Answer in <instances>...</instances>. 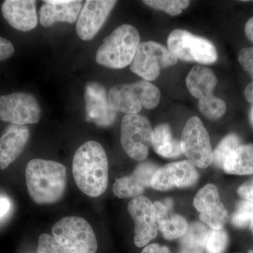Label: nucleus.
I'll return each mask as SVG.
<instances>
[{
    "instance_id": "nucleus-15",
    "label": "nucleus",
    "mask_w": 253,
    "mask_h": 253,
    "mask_svg": "<svg viewBox=\"0 0 253 253\" xmlns=\"http://www.w3.org/2000/svg\"><path fill=\"white\" fill-rule=\"evenodd\" d=\"M84 101L88 121L103 127L112 126L117 112L110 104L109 96L104 86L96 82L88 83L85 86Z\"/></svg>"
},
{
    "instance_id": "nucleus-3",
    "label": "nucleus",
    "mask_w": 253,
    "mask_h": 253,
    "mask_svg": "<svg viewBox=\"0 0 253 253\" xmlns=\"http://www.w3.org/2000/svg\"><path fill=\"white\" fill-rule=\"evenodd\" d=\"M140 43V36L135 27L121 25L104 38L96 51V62L113 69L126 68L131 64Z\"/></svg>"
},
{
    "instance_id": "nucleus-39",
    "label": "nucleus",
    "mask_w": 253,
    "mask_h": 253,
    "mask_svg": "<svg viewBox=\"0 0 253 253\" xmlns=\"http://www.w3.org/2000/svg\"><path fill=\"white\" fill-rule=\"evenodd\" d=\"M249 253H253V250H252V251H249Z\"/></svg>"
},
{
    "instance_id": "nucleus-11",
    "label": "nucleus",
    "mask_w": 253,
    "mask_h": 253,
    "mask_svg": "<svg viewBox=\"0 0 253 253\" xmlns=\"http://www.w3.org/2000/svg\"><path fill=\"white\" fill-rule=\"evenodd\" d=\"M127 209L134 221V244L138 248L148 246L158 234L154 204L146 196H141L131 200Z\"/></svg>"
},
{
    "instance_id": "nucleus-24",
    "label": "nucleus",
    "mask_w": 253,
    "mask_h": 253,
    "mask_svg": "<svg viewBox=\"0 0 253 253\" xmlns=\"http://www.w3.org/2000/svg\"><path fill=\"white\" fill-rule=\"evenodd\" d=\"M163 236L168 240H174L182 237L186 234L189 224L184 217L178 214L169 215L157 224Z\"/></svg>"
},
{
    "instance_id": "nucleus-2",
    "label": "nucleus",
    "mask_w": 253,
    "mask_h": 253,
    "mask_svg": "<svg viewBox=\"0 0 253 253\" xmlns=\"http://www.w3.org/2000/svg\"><path fill=\"white\" fill-rule=\"evenodd\" d=\"M26 181L28 194L36 204H56L66 192V168L56 161L31 160L26 166Z\"/></svg>"
},
{
    "instance_id": "nucleus-16",
    "label": "nucleus",
    "mask_w": 253,
    "mask_h": 253,
    "mask_svg": "<svg viewBox=\"0 0 253 253\" xmlns=\"http://www.w3.org/2000/svg\"><path fill=\"white\" fill-rule=\"evenodd\" d=\"M158 169L154 163H139L131 174L116 181L113 194L120 199H136L142 196L145 189L151 186V180Z\"/></svg>"
},
{
    "instance_id": "nucleus-19",
    "label": "nucleus",
    "mask_w": 253,
    "mask_h": 253,
    "mask_svg": "<svg viewBox=\"0 0 253 253\" xmlns=\"http://www.w3.org/2000/svg\"><path fill=\"white\" fill-rule=\"evenodd\" d=\"M83 5V1L78 0H46L40 9V22L44 27L56 22L75 23Z\"/></svg>"
},
{
    "instance_id": "nucleus-38",
    "label": "nucleus",
    "mask_w": 253,
    "mask_h": 253,
    "mask_svg": "<svg viewBox=\"0 0 253 253\" xmlns=\"http://www.w3.org/2000/svg\"><path fill=\"white\" fill-rule=\"evenodd\" d=\"M250 228H251V230L252 231L253 234V219L251 221V224H250Z\"/></svg>"
},
{
    "instance_id": "nucleus-33",
    "label": "nucleus",
    "mask_w": 253,
    "mask_h": 253,
    "mask_svg": "<svg viewBox=\"0 0 253 253\" xmlns=\"http://www.w3.org/2000/svg\"><path fill=\"white\" fill-rule=\"evenodd\" d=\"M237 192L245 201L253 203V179L246 181L242 185L240 186Z\"/></svg>"
},
{
    "instance_id": "nucleus-30",
    "label": "nucleus",
    "mask_w": 253,
    "mask_h": 253,
    "mask_svg": "<svg viewBox=\"0 0 253 253\" xmlns=\"http://www.w3.org/2000/svg\"><path fill=\"white\" fill-rule=\"evenodd\" d=\"M38 253H71L65 249L52 236L42 234L38 239Z\"/></svg>"
},
{
    "instance_id": "nucleus-27",
    "label": "nucleus",
    "mask_w": 253,
    "mask_h": 253,
    "mask_svg": "<svg viewBox=\"0 0 253 253\" xmlns=\"http://www.w3.org/2000/svg\"><path fill=\"white\" fill-rule=\"evenodd\" d=\"M143 2L150 7L165 11L170 16H177L189 6L188 0H146Z\"/></svg>"
},
{
    "instance_id": "nucleus-17",
    "label": "nucleus",
    "mask_w": 253,
    "mask_h": 253,
    "mask_svg": "<svg viewBox=\"0 0 253 253\" xmlns=\"http://www.w3.org/2000/svg\"><path fill=\"white\" fill-rule=\"evenodd\" d=\"M36 3L33 0H6L1 12L11 27L19 31H31L38 23Z\"/></svg>"
},
{
    "instance_id": "nucleus-14",
    "label": "nucleus",
    "mask_w": 253,
    "mask_h": 253,
    "mask_svg": "<svg viewBox=\"0 0 253 253\" xmlns=\"http://www.w3.org/2000/svg\"><path fill=\"white\" fill-rule=\"evenodd\" d=\"M198 179L197 170L189 161L171 163L158 168L151 180V187L160 191L174 187H189L194 185Z\"/></svg>"
},
{
    "instance_id": "nucleus-25",
    "label": "nucleus",
    "mask_w": 253,
    "mask_h": 253,
    "mask_svg": "<svg viewBox=\"0 0 253 253\" xmlns=\"http://www.w3.org/2000/svg\"><path fill=\"white\" fill-rule=\"evenodd\" d=\"M241 145V139L237 134H229L221 139L213 151V162L218 168H222L224 161L231 153Z\"/></svg>"
},
{
    "instance_id": "nucleus-31",
    "label": "nucleus",
    "mask_w": 253,
    "mask_h": 253,
    "mask_svg": "<svg viewBox=\"0 0 253 253\" xmlns=\"http://www.w3.org/2000/svg\"><path fill=\"white\" fill-rule=\"evenodd\" d=\"M238 61L241 67L253 79V46L243 48L238 55Z\"/></svg>"
},
{
    "instance_id": "nucleus-26",
    "label": "nucleus",
    "mask_w": 253,
    "mask_h": 253,
    "mask_svg": "<svg viewBox=\"0 0 253 253\" xmlns=\"http://www.w3.org/2000/svg\"><path fill=\"white\" fill-rule=\"evenodd\" d=\"M229 242V237L224 229L208 230L204 242L206 253H224Z\"/></svg>"
},
{
    "instance_id": "nucleus-22",
    "label": "nucleus",
    "mask_w": 253,
    "mask_h": 253,
    "mask_svg": "<svg viewBox=\"0 0 253 253\" xmlns=\"http://www.w3.org/2000/svg\"><path fill=\"white\" fill-rule=\"evenodd\" d=\"M222 169L227 174L236 175L253 174V144H241L228 156Z\"/></svg>"
},
{
    "instance_id": "nucleus-9",
    "label": "nucleus",
    "mask_w": 253,
    "mask_h": 253,
    "mask_svg": "<svg viewBox=\"0 0 253 253\" xmlns=\"http://www.w3.org/2000/svg\"><path fill=\"white\" fill-rule=\"evenodd\" d=\"M180 143L182 154L195 167L206 168L212 164L213 150L209 134L197 116L186 121Z\"/></svg>"
},
{
    "instance_id": "nucleus-37",
    "label": "nucleus",
    "mask_w": 253,
    "mask_h": 253,
    "mask_svg": "<svg viewBox=\"0 0 253 253\" xmlns=\"http://www.w3.org/2000/svg\"><path fill=\"white\" fill-rule=\"evenodd\" d=\"M244 96L247 101L253 104V82L246 86L244 91Z\"/></svg>"
},
{
    "instance_id": "nucleus-1",
    "label": "nucleus",
    "mask_w": 253,
    "mask_h": 253,
    "mask_svg": "<svg viewBox=\"0 0 253 253\" xmlns=\"http://www.w3.org/2000/svg\"><path fill=\"white\" fill-rule=\"evenodd\" d=\"M72 170L76 185L90 197L104 194L109 183V162L102 145L88 141L75 153Z\"/></svg>"
},
{
    "instance_id": "nucleus-4",
    "label": "nucleus",
    "mask_w": 253,
    "mask_h": 253,
    "mask_svg": "<svg viewBox=\"0 0 253 253\" xmlns=\"http://www.w3.org/2000/svg\"><path fill=\"white\" fill-rule=\"evenodd\" d=\"M110 104L116 112L137 114L143 108L152 110L161 101V91L149 81L119 84L112 86L108 93Z\"/></svg>"
},
{
    "instance_id": "nucleus-29",
    "label": "nucleus",
    "mask_w": 253,
    "mask_h": 253,
    "mask_svg": "<svg viewBox=\"0 0 253 253\" xmlns=\"http://www.w3.org/2000/svg\"><path fill=\"white\" fill-rule=\"evenodd\" d=\"M253 219V203L241 201L238 203L236 211L231 216V224L235 227L243 229L250 225Z\"/></svg>"
},
{
    "instance_id": "nucleus-13",
    "label": "nucleus",
    "mask_w": 253,
    "mask_h": 253,
    "mask_svg": "<svg viewBox=\"0 0 253 253\" xmlns=\"http://www.w3.org/2000/svg\"><path fill=\"white\" fill-rule=\"evenodd\" d=\"M117 1L87 0L85 1L76 24L78 37L84 41H91L99 33Z\"/></svg>"
},
{
    "instance_id": "nucleus-28",
    "label": "nucleus",
    "mask_w": 253,
    "mask_h": 253,
    "mask_svg": "<svg viewBox=\"0 0 253 253\" xmlns=\"http://www.w3.org/2000/svg\"><path fill=\"white\" fill-rule=\"evenodd\" d=\"M198 107L200 112L211 120L219 119L226 112V103L215 96L205 101H199Z\"/></svg>"
},
{
    "instance_id": "nucleus-6",
    "label": "nucleus",
    "mask_w": 253,
    "mask_h": 253,
    "mask_svg": "<svg viewBox=\"0 0 253 253\" xmlns=\"http://www.w3.org/2000/svg\"><path fill=\"white\" fill-rule=\"evenodd\" d=\"M168 46L176 59L187 62L210 65L218 59L217 49L211 41L186 30L171 32L168 38Z\"/></svg>"
},
{
    "instance_id": "nucleus-21",
    "label": "nucleus",
    "mask_w": 253,
    "mask_h": 253,
    "mask_svg": "<svg viewBox=\"0 0 253 253\" xmlns=\"http://www.w3.org/2000/svg\"><path fill=\"white\" fill-rule=\"evenodd\" d=\"M152 147L156 154L164 158H176L182 154L180 141L172 137L168 123H161L154 129Z\"/></svg>"
},
{
    "instance_id": "nucleus-18",
    "label": "nucleus",
    "mask_w": 253,
    "mask_h": 253,
    "mask_svg": "<svg viewBox=\"0 0 253 253\" xmlns=\"http://www.w3.org/2000/svg\"><path fill=\"white\" fill-rule=\"evenodd\" d=\"M30 138L26 126L11 124L0 137V169H5L22 154Z\"/></svg>"
},
{
    "instance_id": "nucleus-34",
    "label": "nucleus",
    "mask_w": 253,
    "mask_h": 253,
    "mask_svg": "<svg viewBox=\"0 0 253 253\" xmlns=\"http://www.w3.org/2000/svg\"><path fill=\"white\" fill-rule=\"evenodd\" d=\"M141 253H171L166 246H161L160 245L153 244L145 246Z\"/></svg>"
},
{
    "instance_id": "nucleus-8",
    "label": "nucleus",
    "mask_w": 253,
    "mask_h": 253,
    "mask_svg": "<svg viewBox=\"0 0 253 253\" xmlns=\"http://www.w3.org/2000/svg\"><path fill=\"white\" fill-rule=\"evenodd\" d=\"M123 150L132 159L144 161L152 146L153 129L147 118L138 114L126 115L121 128Z\"/></svg>"
},
{
    "instance_id": "nucleus-20",
    "label": "nucleus",
    "mask_w": 253,
    "mask_h": 253,
    "mask_svg": "<svg viewBox=\"0 0 253 253\" xmlns=\"http://www.w3.org/2000/svg\"><path fill=\"white\" fill-rule=\"evenodd\" d=\"M217 84V78L212 69L201 65L191 68L186 78L188 90L199 101L213 97Z\"/></svg>"
},
{
    "instance_id": "nucleus-32",
    "label": "nucleus",
    "mask_w": 253,
    "mask_h": 253,
    "mask_svg": "<svg viewBox=\"0 0 253 253\" xmlns=\"http://www.w3.org/2000/svg\"><path fill=\"white\" fill-rule=\"evenodd\" d=\"M14 47L11 42L0 37V61L9 59L14 53Z\"/></svg>"
},
{
    "instance_id": "nucleus-36",
    "label": "nucleus",
    "mask_w": 253,
    "mask_h": 253,
    "mask_svg": "<svg viewBox=\"0 0 253 253\" xmlns=\"http://www.w3.org/2000/svg\"><path fill=\"white\" fill-rule=\"evenodd\" d=\"M10 209V203L8 200L0 199V217L4 216Z\"/></svg>"
},
{
    "instance_id": "nucleus-5",
    "label": "nucleus",
    "mask_w": 253,
    "mask_h": 253,
    "mask_svg": "<svg viewBox=\"0 0 253 253\" xmlns=\"http://www.w3.org/2000/svg\"><path fill=\"white\" fill-rule=\"evenodd\" d=\"M52 236L71 253H96L98 244L94 229L85 219L66 217L55 223Z\"/></svg>"
},
{
    "instance_id": "nucleus-10",
    "label": "nucleus",
    "mask_w": 253,
    "mask_h": 253,
    "mask_svg": "<svg viewBox=\"0 0 253 253\" xmlns=\"http://www.w3.org/2000/svg\"><path fill=\"white\" fill-rule=\"evenodd\" d=\"M41 110L36 98L28 93L0 95V120L18 126L39 122Z\"/></svg>"
},
{
    "instance_id": "nucleus-12",
    "label": "nucleus",
    "mask_w": 253,
    "mask_h": 253,
    "mask_svg": "<svg viewBox=\"0 0 253 253\" xmlns=\"http://www.w3.org/2000/svg\"><path fill=\"white\" fill-rule=\"evenodd\" d=\"M194 206L200 212V219L214 230L223 229L229 214L221 201L217 186L209 184L196 194Z\"/></svg>"
},
{
    "instance_id": "nucleus-35",
    "label": "nucleus",
    "mask_w": 253,
    "mask_h": 253,
    "mask_svg": "<svg viewBox=\"0 0 253 253\" xmlns=\"http://www.w3.org/2000/svg\"><path fill=\"white\" fill-rule=\"evenodd\" d=\"M245 35L253 43V16L248 20L244 28Z\"/></svg>"
},
{
    "instance_id": "nucleus-7",
    "label": "nucleus",
    "mask_w": 253,
    "mask_h": 253,
    "mask_svg": "<svg viewBox=\"0 0 253 253\" xmlns=\"http://www.w3.org/2000/svg\"><path fill=\"white\" fill-rule=\"evenodd\" d=\"M177 62L176 56L166 46L156 42H144L138 46L130 70L144 81H154L159 77L161 70Z\"/></svg>"
},
{
    "instance_id": "nucleus-23",
    "label": "nucleus",
    "mask_w": 253,
    "mask_h": 253,
    "mask_svg": "<svg viewBox=\"0 0 253 253\" xmlns=\"http://www.w3.org/2000/svg\"><path fill=\"white\" fill-rule=\"evenodd\" d=\"M208 229L201 223L194 222L181 237L179 253H203Z\"/></svg>"
}]
</instances>
